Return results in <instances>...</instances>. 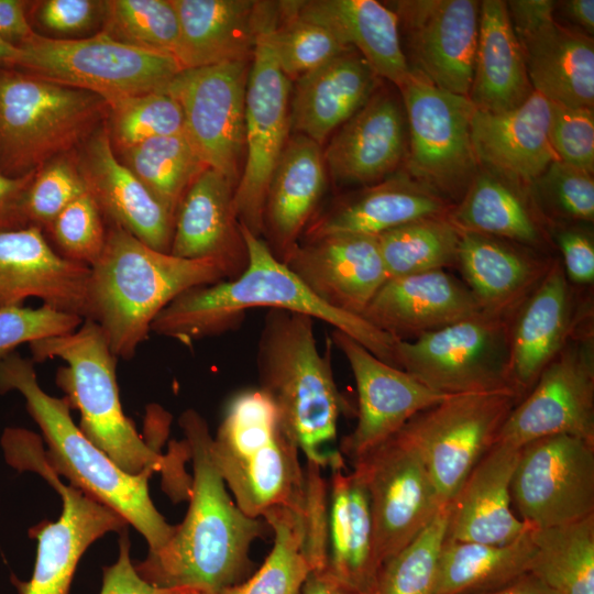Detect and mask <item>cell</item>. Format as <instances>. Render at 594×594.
Returning a JSON list of instances; mask_svg holds the SVG:
<instances>
[{"label":"cell","mask_w":594,"mask_h":594,"mask_svg":"<svg viewBox=\"0 0 594 594\" xmlns=\"http://www.w3.org/2000/svg\"><path fill=\"white\" fill-rule=\"evenodd\" d=\"M178 422L193 463L188 510L168 542L134 566L156 587L219 593L239 583L250 565L251 544L267 524L245 515L231 498L212 457L205 418L187 409Z\"/></svg>","instance_id":"obj_1"},{"label":"cell","mask_w":594,"mask_h":594,"mask_svg":"<svg viewBox=\"0 0 594 594\" xmlns=\"http://www.w3.org/2000/svg\"><path fill=\"white\" fill-rule=\"evenodd\" d=\"M249 263L235 279L193 287L170 301L154 319L151 331L190 345L235 329L249 309L267 307L308 315L359 342L385 363L396 366L397 340L362 316L321 301L270 251L261 237L241 226Z\"/></svg>","instance_id":"obj_2"},{"label":"cell","mask_w":594,"mask_h":594,"mask_svg":"<svg viewBox=\"0 0 594 594\" xmlns=\"http://www.w3.org/2000/svg\"><path fill=\"white\" fill-rule=\"evenodd\" d=\"M29 346L33 361L58 358L65 362L56 372V384L70 409L79 411V429L97 448L127 473L161 472L167 493L175 499H188L191 477L184 469L186 459L176 455L186 441L175 442L172 452L164 455L139 435L122 409L118 358L95 321L85 319L72 332L36 340Z\"/></svg>","instance_id":"obj_3"},{"label":"cell","mask_w":594,"mask_h":594,"mask_svg":"<svg viewBox=\"0 0 594 594\" xmlns=\"http://www.w3.org/2000/svg\"><path fill=\"white\" fill-rule=\"evenodd\" d=\"M90 268L89 320L100 327L118 360L135 355L154 319L182 293L227 279L215 261L156 251L116 224Z\"/></svg>","instance_id":"obj_4"},{"label":"cell","mask_w":594,"mask_h":594,"mask_svg":"<svg viewBox=\"0 0 594 594\" xmlns=\"http://www.w3.org/2000/svg\"><path fill=\"white\" fill-rule=\"evenodd\" d=\"M19 392L41 429L46 464L69 485L121 515L146 540L148 551L164 547L175 531L152 502L148 479L120 469L75 425L66 399L47 394L38 384L33 361L16 351L0 360V394Z\"/></svg>","instance_id":"obj_5"},{"label":"cell","mask_w":594,"mask_h":594,"mask_svg":"<svg viewBox=\"0 0 594 594\" xmlns=\"http://www.w3.org/2000/svg\"><path fill=\"white\" fill-rule=\"evenodd\" d=\"M315 319L284 309H268L256 351L258 389L272 402L307 462L327 468L339 455L328 446L345 402L328 355L319 351Z\"/></svg>","instance_id":"obj_6"},{"label":"cell","mask_w":594,"mask_h":594,"mask_svg":"<svg viewBox=\"0 0 594 594\" xmlns=\"http://www.w3.org/2000/svg\"><path fill=\"white\" fill-rule=\"evenodd\" d=\"M211 451L237 506L252 518L275 507L301 513L305 470L299 448L272 402L258 389H245L228 403Z\"/></svg>","instance_id":"obj_7"},{"label":"cell","mask_w":594,"mask_h":594,"mask_svg":"<svg viewBox=\"0 0 594 594\" xmlns=\"http://www.w3.org/2000/svg\"><path fill=\"white\" fill-rule=\"evenodd\" d=\"M109 112L99 95L0 67V170L40 169L89 136Z\"/></svg>","instance_id":"obj_8"},{"label":"cell","mask_w":594,"mask_h":594,"mask_svg":"<svg viewBox=\"0 0 594 594\" xmlns=\"http://www.w3.org/2000/svg\"><path fill=\"white\" fill-rule=\"evenodd\" d=\"M512 320L481 310L413 340H397L396 365L440 394L521 398L510 369Z\"/></svg>","instance_id":"obj_9"},{"label":"cell","mask_w":594,"mask_h":594,"mask_svg":"<svg viewBox=\"0 0 594 594\" xmlns=\"http://www.w3.org/2000/svg\"><path fill=\"white\" fill-rule=\"evenodd\" d=\"M41 438L15 428L1 446L8 463L19 471L38 473L62 497V514L30 529L37 540L33 574L28 582H15L20 594H68L77 564L86 550L108 532H121L129 524L113 509L80 490L64 484L46 464Z\"/></svg>","instance_id":"obj_10"},{"label":"cell","mask_w":594,"mask_h":594,"mask_svg":"<svg viewBox=\"0 0 594 594\" xmlns=\"http://www.w3.org/2000/svg\"><path fill=\"white\" fill-rule=\"evenodd\" d=\"M18 69L101 96L107 103L165 90L184 68L168 53L117 41L100 32L79 40L35 34L20 46Z\"/></svg>","instance_id":"obj_11"},{"label":"cell","mask_w":594,"mask_h":594,"mask_svg":"<svg viewBox=\"0 0 594 594\" xmlns=\"http://www.w3.org/2000/svg\"><path fill=\"white\" fill-rule=\"evenodd\" d=\"M277 2L258 1L257 32L245 91L244 166L234 191L241 226L262 238L267 188L290 130V80L272 44Z\"/></svg>","instance_id":"obj_12"},{"label":"cell","mask_w":594,"mask_h":594,"mask_svg":"<svg viewBox=\"0 0 594 594\" xmlns=\"http://www.w3.org/2000/svg\"><path fill=\"white\" fill-rule=\"evenodd\" d=\"M512 393L451 395L413 416L396 433L418 454L446 505L519 402Z\"/></svg>","instance_id":"obj_13"},{"label":"cell","mask_w":594,"mask_h":594,"mask_svg":"<svg viewBox=\"0 0 594 594\" xmlns=\"http://www.w3.org/2000/svg\"><path fill=\"white\" fill-rule=\"evenodd\" d=\"M398 88L408 129V174L447 200L462 198L476 174L474 105L414 70Z\"/></svg>","instance_id":"obj_14"},{"label":"cell","mask_w":594,"mask_h":594,"mask_svg":"<svg viewBox=\"0 0 594 594\" xmlns=\"http://www.w3.org/2000/svg\"><path fill=\"white\" fill-rule=\"evenodd\" d=\"M351 462L369 495L380 568L408 546L443 504L418 454L397 433Z\"/></svg>","instance_id":"obj_15"},{"label":"cell","mask_w":594,"mask_h":594,"mask_svg":"<svg viewBox=\"0 0 594 594\" xmlns=\"http://www.w3.org/2000/svg\"><path fill=\"white\" fill-rule=\"evenodd\" d=\"M557 435L594 443V337L588 324L543 369L505 419L495 442L520 448Z\"/></svg>","instance_id":"obj_16"},{"label":"cell","mask_w":594,"mask_h":594,"mask_svg":"<svg viewBox=\"0 0 594 594\" xmlns=\"http://www.w3.org/2000/svg\"><path fill=\"white\" fill-rule=\"evenodd\" d=\"M512 504L531 528L594 514V443L557 435L519 448L510 483Z\"/></svg>","instance_id":"obj_17"},{"label":"cell","mask_w":594,"mask_h":594,"mask_svg":"<svg viewBox=\"0 0 594 594\" xmlns=\"http://www.w3.org/2000/svg\"><path fill=\"white\" fill-rule=\"evenodd\" d=\"M249 61L186 68L164 91L179 103L185 132L204 163L238 184L244 154Z\"/></svg>","instance_id":"obj_18"},{"label":"cell","mask_w":594,"mask_h":594,"mask_svg":"<svg viewBox=\"0 0 594 594\" xmlns=\"http://www.w3.org/2000/svg\"><path fill=\"white\" fill-rule=\"evenodd\" d=\"M410 70L447 91L469 97L480 23V1L393 2Z\"/></svg>","instance_id":"obj_19"},{"label":"cell","mask_w":594,"mask_h":594,"mask_svg":"<svg viewBox=\"0 0 594 594\" xmlns=\"http://www.w3.org/2000/svg\"><path fill=\"white\" fill-rule=\"evenodd\" d=\"M331 342L344 355L358 389V421L339 452L351 461L396 433L417 413L451 395L440 394L389 365L339 330Z\"/></svg>","instance_id":"obj_20"},{"label":"cell","mask_w":594,"mask_h":594,"mask_svg":"<svg viewBox=\"0 0 594 594\" xmlns=\"http://www.w3.org/2000/svg\"><path fill=\"white\" fill-rule=\"evenodd\" d=\"M90 273L59 255L38 227L0 231V309L37 298L46 307L89 319Z\"/></svg>","instance_id":"obj_21"},{"label":"cell","mask_w":594,"mask_h":594,"mask_svg":"<svg viewBox=\"0 0 594 594\" xmlns=\"http://www.w3.org/2000/svg\"><path fill=\"white\" fill-rule=\"evenodd\" d=\"M283 263L321 301L358 316L388 279L374 235L339 234L299 241Z\"/></svg>","instance_id":"obj_22"},{"label":"cell","mask_w":594,"mask_h":594,"mask_svg":"<svg viewBox=\"0 0 594 594\" xmlns=\"http://www.w3.org/2000/svg\"><path fill=\"white\" fill-rule=\"evenodd\" d=\"M235 187L210 167L196 177L175 213L170 254L215 261L227 279L245 271L249 254L234 207Z\"/></svg>","instance_id":"obj_23"},{"label":"cell","mask_w":594,"mask_h":594,"mask_svg":"<svg viewBox=\"0 0 594 594\" xmlns=\"http://www.w3.org/2000/svg\"><path fill=\"white\" fill-rule=\"evenodd\" d=\"M102 213L152 249L170 253L174 215L119 160L108 129L92 133L77 162Z\"/></svg>","instance_id":"obj_24"},{"label":"cell","mask_w":594,"mask_h":594,"mask_svg":"<svg viewBox=\"0 0 594 594\" xmlns=\"http://www.w3.org/2000/svg\"><path fill=\"white\" fill-rule=\"evenodd\" d=\"M481 310L463 282L439 270L388 278L362 317L394 339L406 341Z\"/></svg>","instance_id":"obj_25"},{"label":"cell","mask_w":594,"mask_h":594,"mask_svg":"<svg viewBox=\"0 0 594 594\" xmlns=\"http://www.w3.org/2000/svg\"><path fill=\"white\" fill-rule=\"evenodd\" d=\"M580 322L572 286L561 262L553 260L512 320L510 369L521 398L580 329Z\"/></svg>","instance_id":"obj_26"},{"label":"cell","mask_w":594,"mask_h":594,"mask_svg":"<svg viewBox=\"0 0 594 594\" xmlns=\"http://www.w3.org/2000/svg\"><path fill=\"white\" fill-rule=\"evenodd\" d=\"M406 128L400 103L386 92H374L324 150L331 177L342 185L365 186L387 178L405 156Z\"/></svg>","instance_id":"obj_27"},{"label":"cell","mask_w":594,"mask_h":594,"mask_svg":"<svg viewBox=\"0 0 594 594\" xmlns=\"http://www.w3.org/2000/svg\"><path fill=\"white\" fill-rule=\"evenodd\" d=\"M549 123L550 101L536 91L512 110H475L472 144L477 163L508 183L534 184L558 160Z\"/></svg>","instance_id":"obj_28"},{"label":"cell","mask_w":594,"mask_h":594,"mask_svg":"<svg viewBox=\"0 0 594 594\" xmlns=\"http://www.w3.org/2000/svg\"><path fill=\"white\" fill-rule=\"evenodd\" d=\"M518 453L519 448L503 442L484 453L449 503L446 539L506 544L531 528L512 509Z\"/></svg>","instance_id":"obj_29"},{"label":"cell","mask_w":594,"mask_h":594,"mask_svg":"<svg viewBox=\"0 0 594 594\" xmlns=\"http://www.w3.org/2000/svg\"><path fill=\"white\" fill-rule=\"evenodd\" d=\"M450 210L447 199L409 174H392L316 213L301 241L339 234L377 237L421 218L447 216Z\"/></svg>","instance_id":"obj_30"},{"label":"cell","mask_w":594,"mask_h":594,"mask_svg":"<svg viewBox=\"0 0 594 594\" xmlns=\"http://www.w3.org/2000/svg\"><path fill=\"white\" fill-rule=\"evenodd\" d=\"M321 145L295 134L288 138L274 168L266 194L263 239L284 262L316 213L326 187Z\"/></svg>","instance_id":"obj_31"},{"label":"cell","mask_w":594,"mask_h":594,"mask_svg":"<svg viewBox=\"0 0 594 594\" xmlns=\"http://www.w3.org/2000/svg\"><path fill=\"white\" fill-rule=\"evenodd\" d=\"M376 74L361 55L348 51L296 79L290 129L321 145L372 97Z\"/></svg>","instance_id":"obj_32"},{"label":"cell","mask_w":594,"mask_h":594,"mask_svg":"<svg viewBox=\"0 0 594 594\" xmlns=\"http://www.w3.org/2000/svg\"><path fill=\"white\" fill-rule=\"evenodd\" d=\"M327 570L361 594H370L378 565L373 548L370 499L362 480L339 455L330 465Z\"/></svg>","instance_id":"obj_33"},{"label":"cell","mask_w":594,"mask_h":594,"mask_svg":"<svg viewBox=\"0 0 594 594\" xmlns=\"http://www.w3.org/2000/svg\"><path fill=\"white\" fill-rule=\"evenodd\" d=\"M551 263L507 241L460 231L457 266L483 311L514 317Z\"/></svg>","instance_id":"obj_34"},{"label":"cell","mask_w":594,"mask_h":594,"mask_svg":"<svg viewBox=\"0 0 594 594\" xmlns=\"http://www.w3.org/2000/svg\"><path fill=\"white\" fill-rule=\"evenodd\" d=\"M297 14L356 48L377 77L399 87L410 75L395 12L375 0L289 1Z\"/></svg>","instance_id":"obj_35"},{"label":"cell","mask_w":594,"mask_h":594,"mask_svg":"<svg viewBox=\"0 0 594 594\" xmlns=\"http://www.w3.org/2000/svg\"><path fill=\"white\" fill-rule=\"evenodd\" d=\"M179 23L176 58L184 69L252 58L258 1L173 0Z\"/></svg>","instance_id":"obj_36"},{"label":"cell","mask_w":594,"mask_h":594,"mask_svg":"<svg viewBox=\"0 0 594 594\" xmlns=\"http://www.w3.org/2000/svg\"><path fill=\"white\" fill-rule=\"evenodd\" d=\"M534 91L553 103L594 106V43L586 33L552 21L517 36Z\"/></svg>","instance_id":"obj_37"},{"label":"cell","mask_w":594,"mask_h":594,"mask_svg":"<svg viewBox=\"0 0 594 594\" xmlns=\"http://www.w3.org/2000/svg\"><path fill=\"white\" fill-rule=\"evenodd\" d=\"M532 92L506 1H481L471 102L476 110L503 112L517 108Z\"/></svg>","instance_id":"obj_38"},{"label":"cell","mask_w":594,"mask_h":594,"mask_svg":"<svg viewBox=\"0 0 594 594\" xmlns=\"http://www.w3.org/2000/svg\"><path fill=\"white\" fill-rule=\"evenodd\" d=\"M530 529L506 544L444 539L435 594H484L528 573L535 553Z\"/></svg>","instance_id":"obj_39"},{"label":"cell","mask_w":594,"mask_h":594,"mask_svg":"<svg viewBox=\"0 0 594 594\" xmlns=\"http://www.w3.org/2000/svg\"><path fill=\"white\" fill-rule=\"evenodd\" d=\"M448 217L462 232L531 248L542 244L541 230L525 199L510 183L491 172L475 174Z\"/></svg>","instance_id":"obj_40"},{"label":"cell","mask_w":594,"mask_h":594,"mask_svg":"<svg viewBox=\"0 0 594 594\" xmlns=\"http://www.w3.org/2000/svg\"><path fill=\"white\" fill-rule=\"evenodd\" d=\"M529 572L560 594H594V514L576 521L531 528Z\"/></svg>","instance_id":"obj_41"},{"label":"cell","mask_w":594,"mask_h":594,"mask_svg":"<svg viewBox=\"0 0 594 594\" xmlns=\"http://www.w3.org/2000/svg\"><path fill=\"white\" fill-rule=\"evenodd\" d=\"M123 164L174 215L196 177L208 166L186 132L123 148Z\"/></svg>","instance_id":"obj_42"},{"label":"cell","mask_w":594,"mask_h":594,"mask_svg":"<svg viewBox=\"0 0 594 594\" xmlns=\"http://www.w3.org/2000/svg\"><path fill=\"white\" fill-rule=\"evenodd\" d=\"M448 215L421 218L377 235L388 278L458 265L460 231Z\"/></svg>","instance_id":"obj_43"},{"label":"cell","mask_w":594,"mask_h":594,"mask_svg":"<svg viewBox=\"0 0 594 594\" xmlns=\"http://www.w3.org/2000/svg\"><path fill=\"white\" fill-rule=\"evenodd\" d=\"M262 518L274 535L267 558L249 580L218 594H299L311 571L305 553L301 514L288 507H275Z\"/></svg>","instance_id":"obj_44"},{"label":"cell","mask_w":594,"mask_h":594,"mask_svg":"<svg viewBox=\"0 0 594 594\" xmlns=\"http://www.w3.org/2000/svg\"><path fill=\"white\" fill-rule=\"evenodd\" d=\"M449 513V504L443 505L408 546L380 566L370 594H435Z\"/></svg>","instance_id":"obj_45"},{"label":"cell","mask_w":594,"mask_h":594,"mask_svg":"<svg viewBox=\"0 0 594 594\" xmlns=\"http://www.w3.org/2000/svg\"><path fill=\"white\" fill-rule=\"evenodd\" d=\"M102 19V32L112 38L176 57L179 23L173 0H107Z\"/></svg>","instance_id":"obj_46"},{"label":"cell","mask_w":594,"mask_h":594,"mask_svg":"<svg viewBox=\"0 0 594 594\" xmlns=\"http://www.w3.org/2000/svg\"><path fill=\"white\" fill-rule=\"evenodd\" d=\"M272 44L279 68L289 80L351 51L328 29L297 14L289 1L277 2Z\"/></svg>","instance_id":"obj_47"},{"label":"cell","mask_w":594,"mask_h":594,"mask_svg":"<svg viewBox=\"0 0 594 594\" xmlns=\"http://www.w3.org/2000/svg\"><path fill=\"white\" fill-rule=\"evenodd\" d=\"M108 106L112 136L121 150L185 132L183 110L164 90L122 98Z\"/></svg>","instance_id":"obj_48"},{"label":"cell","mask_w":594,"mask_h":594,"mask_svg":"<svg viewBox=\"0 0 594 594\" xmlns=\"http://www.w3.org/2000/svg\"><path fill=\"white\" fill-rule=\"evenodd\" d=\"M103 213L87 190L67 205L44 231L63 257L92 267L102 254L108 229Z\"/></svg>","instance_id":"obj_49"},{"label":"cell","mask_w":594,"mask_h":594,"mask_svg":"<svg viewBox=\"0 0 594 594\" xmlns=\"http://www.w3.org/2000/svg\"><path fill=\"white\" fill-rule=\"evenodd\" d=\"M87 191L78 164L68 157L53 158L36 170L24 200L28 226L43 230L73 200Z\"/></svg>","instance_id":"obj_50"},{"label":"cell","mask_w":594,"mask_h":594,"mask_svg":"<svg viewBox=\"0 0 594 594\" xmlns=\"http://www.w3.org/2000/svg\"><path fill=\"white\" fill-rule=\"evenodd\" d=\"M534 185L539 189L543 200L560 216L593 222V174L556 160Z\"/></svg>","instance_id":"obj_51"},{"label":"cell","mask_w":594,"mask_h":594,"mask_svg":"<svg viewBox=\"0 0 594 594\" xmlns=\"http://www.w3.org/2000/svg\"><path fill=\"white\" fill-rule=\"evenodd\" d=\"M84 319L42 305L0 309V360L15 352L21 344L66 334L77 329Z\"/></svg>","instance_id":"obj_52"},{"label":"cell","mask_w":594,"mask_h":594,"mask_svg":"<svg viewBox=\"0 0 594 594\" xmlns=\"http://www.w3.org/2000/svg\"><path fill=\"white\" fill-rule=\"evenodd\" d=\"M549 139L558 160L593 174V109L550 102Z\"/></svg>","instance_id":"obj_53"},{"label":"cell","mask_w":594,"mask_h":594,"mask_svg":"<svg viewBox=\"0 0 594 594\" xmlns=\"http://www.w3.org/2000/svg\"><path fill=\"white\" fill-rule=\"evenodd\" d=\"M31 7L42 26L59 34L86 31L103 13V1L95 0H44Z\"/></svg>","instance_id":"obj_54"},{"label":"cell","mask_w":594,"mask_h":594,"mask_svg":"<svg viewBox=\"0 0 594 594\" xmlns=\"http://www.w3.org/2000/svg\"><path fill=\"white\" fill-rule=\"evenodd\" d=\"M557 245L562 254V267L570 284L587 286L594 282V242L580 228L556 231Z\"/></svg>","instance_id":"obj_55"},{"label":"cell","mask_w":594,"mask_h":594,"mask_svg":"<svg viewBox=\"0 0 594 594\" xmlns=\"http://www.w3.org/2000/svg\"><path fill=\"white\" fill-rule=\"evenodd\" d=\"M120 536L118 559L113 564L103 568L99 594H183L188 591L161 588L144 581L131 560L127 529L121 531Z\"/></svg>","instance_id":"obj_56"},{"label":"cell","mask_w":594,"mask_h":594,"mask_svg":"<svg viewBox=\"0 0 594 594\" xmlns=\"http://www.w3.org/2000/svg\"><path fill=\"white\" fill-rule=\"evenodd\" d=\"M35 173L12 177L0 170V231L28 226L24 200Z\"/></svg>","instance_id":"obj_57"},{"label":"cell","mask_w":594,"mask_h":594,"mask_svg":"<svg viewBox=\"0 0 594 594\" xmlns=\"http://www.w3.org/2000/svg\"><path fill=\"white\" fill-rule=\"evenodd\" d=\"M508 15L517 36L530 34L554 21L556 2L551 0L506 1Z\"/></svg>","instance_id":"obj_58"},{"label":"cell","mask_w":594,"mask_h":594,"mask_svg":"<svg viewBox=\"0 0 594 594\" xmlns=\"http://www.w3.org/2000/svg\"><path fill=\"white\" fill-rule=\"evenodd\" d=\"M29 6L30 1L0 0V37L19 47L36 34L28 18Z\"/></svg>","instance_id":"obj_59"},{"label":"cell","mask_w":594,"mask_h":594,"mask_svg":"<svg viewBox=\"0 0 594 594\" xmlns=\"http://www.w3.org/2000/svg\"><path fill=\"white\" fill-rule=\"evenodd\" d=\"M299 594H361L336 579L327 569L310 571Z\"/></svg>","instance_id":"obj_60"},{"label":"cell","mask_w":594,"mask_h":594,"mask_svg":"<svg viewBox=\"0 0 594 594\" xmlns=\"http://www.w3.org/2000/svg\"><path fill=\"white\" fill-rule=\"evenodd\" d=\"M484 594H560L530 572L525 573L506 586Z\"/></svg>","instance_id":"obj_61"},{"label":"cell","mask_w":594,"mask_h":594,"mask_svg":"<svg viewBox=\"0 0 594 594\" xmlns=\"http://www.w3.org/2000/svg\"><path fill=\"white\" fill-rule=\"evenodd\" d=\"M564 14L576 25L584 29L586 34L594 31V1L593 0H569L561 2Z\"/></svg>","instance_id":"obj_62"},{"label":"cell","mask_w":594,"mask_h":594,"mask_svg":"<svg viewBox=\"0 0 594 594\" xmlns=\"http://www.w3.org/2000/svg\"><path fill=\"white\" fill-rule=\"evenodd\" d=\"M22 55L23 51L21 47L0 37V67L16 68Z\"/></svg>","instance_id":"obj_63"},{"label":"cell","mask_w":594,"mask_h":594,"mask_svg":"<svg viewBox=\"0 0 594 594\" xmlns=\"http://www.w3.org/2000/svg\"><path fill=\"white\" fill-rule=\"evenodd\" d=\"M183 594H218V593L198 591V590H188V591L184 592Z\"/></svg>","instance_id":"obj_64"}]
</instances>
